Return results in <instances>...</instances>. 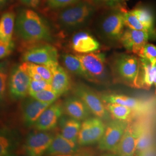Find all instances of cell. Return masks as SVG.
<instances>
[{
  "mask_svg": "<svg viewBox=\"0 0 156 156\" xmlns=\"http://www.w3.org/2000/svg\"><path fill=\"white\" fill-rule=\"evenodd\" d=\"M34 69L39 74L44 80L51 83L52 79V73L50 69L44 65H41L30 62Z\"/></svg>",
  "mask_w": 156,
  "mask_h": 156,
  "instance_id": "e575fe53",
  "label": "cell"
},
{
  "mask_svg": "<svg viewBox=\"0 0 156 156\" xmlns=\"http://www.w3.org/2000/svg\"><path fill=\"white\" fill-rule=\"evenodd\" d=\"M15 48V44L13 41L6 43L0 41V60L9 56Z\"/></svg>",
  "mask_w": 156,
  "mask_h": 156,
  "instance_id": "d590c367",
  "label": "cell"
},
{
  "mask_svg": "<svg viewBox=\"0 0 156 156\" xmlns=\"http://www.w3.org/2000/svg\"><path fill=\"white\" fill-rule=\"evenodd\" d=\"M51 89L50 83L45 80H34L31 79L29 85L28 94L31 95L43 90Z\"/></svg>",
  "mask_w": 156,
  "mask_h": 156,
  "instance_id": "d6a6232c",
  "label": "cell"
},
{
  "mask_svg": "<svg viewBox=\"0 0 156 156\" xmlns=\"http://www.w3.org/2000/svg\"><path fill=\"white\" fill-rule=\"evenodd\" d=\"M143 117L128 122L127 127L117 146L111 151L114 155L131 156L135 155L138 138L142 126Z\"/></svg>",
  "mask_w": 156,
  "mask_h": 156,
  "instance_id": "52a82bcc",
  "label": "cell"
},
{
  "mask_svg": "<svg viewBox=\"0 0 156 156\" xmlns=\"http://www.w3.org/2000/svg\"><path fill=\"white\" fill-rule=\"evenodd\" d=\"M106 109L113 119H117L129 122L136 119L142 117L133 109L122 105L108 103L105 104Z\"/></svg>",
  "mask_w": 156,
  "mask_h": 156,
  "instance_id": "484cf974",
  "label": "cell"
},
{
  "mask_svg": "<svg viewBox=\"0 0 156 156\" xmlns=\"http://www.w3.org/2000/svg\"><path fill=\"white\" fill-rule=\"evenodd\" d=\"M94 11V7L90 2L80 0L59 9L56 14V22L62 31L67 33H72L89 22Z\"/></svg>",
  "mask_w": 156,
  "mask_h": 156,
  "instance_id": "7a4b0ae2",
  "label": "cell"
},
{
  "mask_svg": "<svg viewBox=\"0 0 156 156\" xmlns=\"http://www.w3.org/2000/svg\"><path fill=\"white\" fill-rule=\"evenodd\" d=\"M51 104L37 100L33 97L23 98L22 105V116L26 127H32L42 114V113Z\"/></svg>",
  "mask_w": 156,
  "mask_h": 156,
  "instance_id": "2e32d148",
  "label": "cell"
},
{
  "mask_svg": "<svg viewBox=\"0 0 156 156\" xmlns=\"http://www.w3.org/2000/svg\"><path fill=\"white\" fill-rule=\"evenodd\" d=\"M155 145L156 140L154 130L150 122L144 119L137 140L135 155L139 156L141 152Z\"/></svg>",
  "mask_w": 156,
  "mask_h": 156,
  "instance_id": "7402d4cb",
  "label": "cell"
},
{
  "mask_svg": "<svg viewBox=\"0 0 156 156\" xmlns=\"http://www.w3.org/2000/svg\"><path fill=\"white\" fill-rule=\"evenodd\" d=\"M54 136L50 131L36 129L27 135L23 146V150L28 156H42L45 154Z\"/></svg>",
  "mask_w": 156,
  "mask_h": 156,
  "instance_id": "8fae6325",
  "label": "cell"
},
{
  "mask_svg": "<svg viewBox=\"0 0 156 156\" xmlns=\"http://www.w3.org/2000/svg\"><path fill=\"white\" fill-rule=\"evenodd\" d=\"M63 113L62 104L55 102L42 113L34 127L38 130L50 131L56 128Z\"/></svg>",
  "mask_w": 156,
  "mask_h": 156,
  "instance_id": "9a60e30c",
  "label": "cell"
},
{
  "mask_svg": "<svg viewBox=\"0 0 156 156\" xmlns=\"http://www.w3.org/2000/svg\"><path fill=\"white\" fill-rule=\"evenodd\" d=\"M20 143L19 134L9 127L0 128V156H12Z\"/></svg>",
  "mask_w": 156,
  "mask_h": 156,
  "instance_id": "ffe728a7",
  "label": "cell"
},
{
  "mask_svg": "<svg viewBox=\"0 0 156 156\" xmlns=\"http://www.w3.org/2000/svg\"><path fill=\"white\" fill-rule=\"evenodd\" d=\"M123 12L113 11L102 18L100 24L101 32L107 39L113 41H120L125 26Z\"/></svg>",
  "mask_w": 156,
  "mask_h": 156,
  "instance_id": "4fadbf2b",
  "label": "cell"
},
{
  "mask_svg": "<svg viewBox=\"0 0 156 156\" xmlns=\"http://www.w3.org/2000/svg\"><path fill=\"white\" fill-rule=\"evenodd\" d=\"M85 73V78L96 83H103L107 78V68L105 55L100 52L78 54Z\"/></svg>",
  "mask_w": 156,
  "mask_h": 156,
  "instance_id": "277c9868",
  "label": "cell"
},
{
  "mask_svg": "<svg viewBox=\"0 0 156 156\" xmlns=\"http://www.w3.org/2000/svg\"><path fill=\"white\" fill-rule=\"evenodd\" d=\"M86 1L90 2V0H86ZM97 1H99L104 2H108V3H115V2H119L121 1H125L127 0H97Z\"/></svg>",
  "mask_w": 156,
  "mask_h": 156,
  "instance_id": "f35d334b",
  "label": "cell"
},
{
  "mask_svg": "<svg viewBox=\"0 0 156 156\" xmlns=\"http://www.w3.org/2000/svg\"><path fill=\"white\" fill-rule=\"evenodd\" d=\"M106 124L100 118L90 117L81 123L79 133L78 144L87 146L98 143L104 133Z\"/></svg>",
  "mask_w": 156,
  "mask_h": 156,
  "instance_id": "9c48e42d",
  "label": "cell"
},
{
  "mask_svg": "<svg viewBox=\"0 0 156 156\" xmlns=\"http://www.w3.org/2000/svg\"><path fill=\"white\" fill-rule=\"evenodd\" d=\"M128 122L111 119L106 124V127L101 139L98 142L102 151H111L121 140Z\"/></svg>",
  "mask_w": 156,
  "mask_h": 156,
  "instance_id": "7c38bea8",
  "label": "cell"
},
{
  "mask_svg": "<svg viewBox=\"0 0 156 156\" xmlns=\"http://www.w3.org/2000/svg\"><path fill=\"white\" fill-rule=\"evenodd\" d=\"M31 78L23 69L22 64H16L12 68L8 77V89L12 100H20L28 94Z\"/></svg>",
  "mask_w": 156,
  "mask_h": 156,
  "instance_id": "ba28073f",
  "label": "cell"
},
{
  "mask_svg": "<svg viewBox=\"0 0 156 156\" xmlns=\"http://www.w3.org/2000/svg\"><path fill=\"white\" fill-rule=\"evenodd\" d=\"M58 51L56 48L47 43L31 45L23 53V62L44 65L52 71L58 64Z\"/></svg>",
  "mask_w": 156,
  "mask_h": 156,
  "instance_id": "5b68a950",
  "label": "cell"
},
{
  "mask_svg": "<svg viewBox=\"0 0 156 156\" xmlns=\"http://www.w3.org/2000/svg\"><path fill=\"white\" fill-rule=\"evenodd\" d=\"M23 4L30 8H36L39 5L41 0H20Z\"/></svg>",
  "mask_w": 156,
  "mask_h": 156,
  "instance_id": "8d00e7d4",
  "label": "cell"
},
{
  "mask_svg": "<svg viewBox=\"0 0 156 156\" xmlns=\"http://www.w3.org/2000/svg\"><path fill=\"white\" fill-rule=\"evenodd\" d=\"M10 0H0V11H2L4 9L8 3L9 2Z\"/></svg>",
  "mask_w": 156,
  "mask_h": 156,
  "instance_id": "74e56055",
  "label": "cell"
},
{
  "mask_svg": "<svg viewBox=\"0 0 156 156\" xmlns=\"http://www.w3.org/2000/svg\"><path fill=\"white\" fill-rule=\"evenodd\" d=\"M135 15L149 34L150 39L156 38L155 19L151 10L147 7L140 6L133 9Z\"/></svg>",
  "mask_w": 156,
  "mask_h": 156,
  "instance_id": "d4e9b609",
  "label": "cell"
},
{
  "mask_svg": "<svg viewBox=\"0 0 156 156\" xmlns=\"http://www.w3.org/2000/svg\"><path fill=\"white\" fill-rule=\"evenodd\" d=\"M80 0H45L46 5L53 10H59L77 2Z\"/></svg>",
  "mask_w": 156,
  "mask_h": 156,
  "instance_id": "836d02e7",
  "label": "cell"
},
{
  "mask_svg": "<svg viewBox=\"0 0 156 156\" xmlns=\"http://www.w3.org/2000/svg\"><path fill=\"white\" fill-rule=\"evenodd\" d=\"M148 61L152 65L156 64V45L147 43L138 56Z\"/></svg>",
  "mask_w": 156,
  "mask_h": 156,
  "instance_id": "1f68e13d",
  "label": "cell"
},
{
  "mask_svg": "<svg viewBox=\"0 0 156 156\" xmlns=\"http://www.w3.org/2000/svg\"><path fill=\"white\" fill-rule=\"evenodd\" d=\"M15 32L19 39L30 46L46 43L52 39L51 30L48 22L31 9H23L19 12Z\"/></svg>",
  "mask_w": 156,
  "mask_h": 156,
  "instance_id": "6da1fadb",
  "label": "cell"
},
{
  "mask_svg": "<svg viewBox=\"0 0 156 156\" xmlns=\"http://www.w3.org/2000/svg\"><path fill=\"white\" fill-rule=\"evenodd\" d=\"M141 63V89L149 90L154 85L156 93V64L140 58Z\"/></svg>",
  "mask_w": 156,
  "mask_h": 156,
  "instance_id": "4316f807",
  "label": "cell"
},
{
  "mask_svg": "<svg viewBox=\"0 0 156 156\" xmlns=\"http://www.w3.org/2000/svg\"><path fill=\"white\" fill-rule=\"evenodd\" d=\"M78 143L74 142L57 134L54 136L45 154L49 156H73L78 153Z\"/></svg>",
  "mask_w": 156,
  "mask_h": 156,
  "instance_id": "ac0fdd59",
  "label": "cell"
},
{
  "mask_svg": "<svg viewBox=\"0 0 156 156\" xmlns=\"http://www.w3.org/2000/svg\"><path fill=\"white\" fill-rule=\"evenodd\" d=\"M112 71L116 83L134 89H141V63L140 57L128 54L116 56L112 64Z\"/></svg>",
  "mask_w": 156,
  "mask_h": 156,
  "instance_id": "3957f363",
  "label": "cell"
},
{
  "mask_svg": "<svg viewBox=\"0 0 156 156\" xmlns=\"http://www.w3.org/2000/svg\"><path fill=\"white\" fill-rule=\"evenodd\" d=\"M51 89L60 97L65 94L71 87V79L67 71L58 65L52 71Z\"/></svg>",
  "mask_w": 156,
  "mask_h": 156,
  "instance_id": "44dd1931",
  "label": "cell"
},
{
  "mask_svg": "<svg viewBox=\"0 0 156 156\" xmlns=\"http://www.w3.org/2000/svg\"><path fill=\"white\" fill-rule=\"evenodd\" d=\"M75 95L83 102L91 114L104 121L108 122L112 118L106 109L105 104L100 95L84 84H76L73 89Z\"/></svg>",
  "mask_w": 156,
  "mask_h": 156,
  "instance_id": "8992f818",
  "label": "cell"
},
{
  "mask_svg": "<svg viewBox=\"0 0 156 156\" xmlns=\"http://www.w3.org/2000/svg\"><path fill=\"white\" fill-rule=\"evenodd\" d=\"M60 134L67 140L78 143L79 133L81 127V122L78 120L62 116L59 120Z\"/></svg>",
  "mask_w": 156,
  "mask_h": 156,
  "instance_id": "603a6c76",
  "label": "cell"
},
{
  "mask_svg": "<svg viewBox=\"0 0 156 156\" xmlns=\"http://www.w3.org/2000/svg\"><path fill=\"white\" fill-rule=\"evenodd\" d=\"M16 15L13 11L4 12L0 18V41L8 43L12 41L15 31Z\"/></svg>",
  "mask_w": 156,
  "mask_h": 156,
  "instance_id": "cb8c5ba5",
  "label": "cell"
},
{
  "mask_svg": "<svg viewBox=\"0 0 156 156\" xmlns=\"http://www.w3.org/2000/svg\"><path fill=\"white\" fill-rule=\"evenodd\" d=\"M149 39L150 36L147 33L128 28L124 31L120 41L128 52L139 56Z\"/></svg>",
  "mask_w": 156,
  "mask_h": 156,
  "instance_id": "5bb4252c",
  "label": "cell"
},
{
  "mask_svg": "<svg viewBox=\"0 0 156 156\" xmlns=\"http://www.w3.org/2000/svg\"><path fill=\"white\" fill-rule=\"evenodd\" d=\"M9 73V62L5 60L0 62V106L2 105L6 100Z\"/></svg>",
  "mask_w": 156,
  "mask_h": 156,
  "instance_id": "f1b7e54d",
  "label": "cell"
},
{
  "mask_svg": "<svg viewBox=\"0 0 156 156\" xmlns=\"http://www.w3.org/2000/svg\"><path fill=\"white\" fill-rule=\"evenodd\" d=\"M73 51L79 54H86L96 51L100 48L99 42L86 31H79L75 34L71 41Z\"/></svg>",
  "mask_w": 156,
  "mask_h": 156,
  "instance_id": "e0dca14e",
  "label": "cell"
},
{
  "mask_svg": "<svg viewBox=\"0 0 156 156\" xmlns=\"http://www.w3.org/2000/svg\"><path fill=\"white\" fill-rule=\"evenodd\" d=\"M30 95L41 102L49 104L56 102L60 97L52 89L43 90Z\"/></svg>",
  "mask_w": 156,
  "mask_h": 156,
  "instance_id": "f546056e",
  "label": "cell"
},
{
  "mask_svg": "<svg viewBox=\"0 0 156 156\" xmlns=\"http://www.w3.org/2000/svg\"><path fill=\"white\" fill-rule=\"evenodd\" d=\"M63 112L69 117L79 121H83L91 115L89 108L77 96L69 97L62 104Z\"/></svg>",
  "mask_w": 156,
  "mask_h": 156,
  "instance_id": "d6986e66",
  "label": "cell"
},
{
  "mask_svg": "<svg viewBox=\"0 0 156 156\" xmlns=\"http://www.w3.org/2000/svg\"><path fill=\"white\" fill-rule=\"evenodd\" d=\"M100 97L105 104L113 103L127 106L142 117L147 116L154 111L153 103L149 101L118 94H105Z\"/></svg>",
  "mask_w": 156,
  "mask_h": 156,
  "instance_id": "30bf717a",
  "label": "cell"
},
{
  "mask_svg": "<svg viewBox=\"0 0 156 156\" xmlns=\"http://www.w3.org/2000/svg\"><path fill=\"white\" fill-rule=\"evenodd\" d=\"M62 58L64 66L69 72L85 78L82 63L76 55L64 54L62 56Z\"/></svg>",
  "mask_w": 156,
  "mask_h": 156,
  "instance_id": "83f0119b",
  "label": "cell"
},
{
  "mask_svg": "<svg viewBox=\"0 0 156 156\" xmlns=\"http://www.w3.org/2000/svg\"><path fill=\"white\" fill-rule=\"evenodd\" d=\"M123 15H124V24L128 28L136 30L144 31L147 33L146 28L139 22L138 19L135 15L132 10L129 11L123 12Z\"/></svg>",
  "mask_w": 156,
  "mask_h": 156,
  "instance_id": "4dcf8cb0",
  "label": "cell"
}]
</instances>
